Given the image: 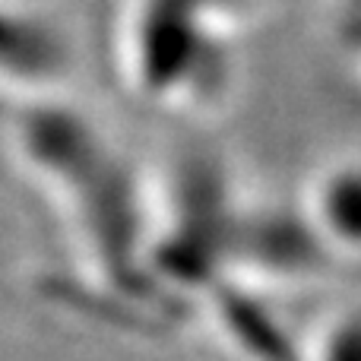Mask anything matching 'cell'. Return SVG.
I'll list each match as a JSON object with an SVG mask.
<instances>
[{
    "instance_id": "6da1fadb",
    "label": "cell",
    "mask_w": 361,
    "mask_h": 361,
    "mask_svg": "<svg viewBox=\"0 0 361 361\" xmlns=\"http://www.w3.org/2000/svg\"><path fill=\"white\" fill-rule=\"evenodd\" d=\"M250 250L257 254V260L273 269L305 273V269L320 267V241L295 216L263 219L254 228Z\"/></svg>"
},
{
    "instance_id": "7a4b0ae2",
    "label": "cell",
    "mask_w": 361,
    "mask_h": 361,
    "mask_svg": "<svg viewBox=\"0 0 361 361\" xmlns=\"http://www.w3.org/2000/svg\"><path fill=\"white\" fill-rule=\"evenodd\" d=\"M228 320L235 330H241V339L260 361H298L292 339L282 333V326L267 311L247 298L228 301Z\"/></svg>"
},
{
    "instance_id": "3957f363",
    "label": "cell",
    "mask_w": 361,
    "mask_h": 361,
    "mask_svg": "<svg viewBox=\"0 0 361 361\" xmlns=\"http://www.w3.org/2000/svg\"><path fill=\"white\" fill-rule=\"evenodd\" d=\"M320 216L330 235L345 244H361V171H339L320 197Z\"/></svg>"
},
{
    "instance_id": "277c9868",
    "label": "cell",
    "mask_w": 361,
    "mask_h": 361,
    "mask_svg": "<svg viewBox=\"0 0 361 361\" xmlns=\"http://www.w3.org/2000/svg\"><path fill=\"white\" fill-rule=\"evenodd\" d=\"M320 361H361V317L349 320L333 333Z\"/></svg>"
}]
</instances>
